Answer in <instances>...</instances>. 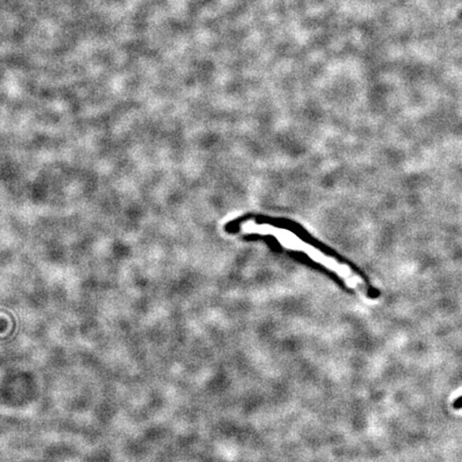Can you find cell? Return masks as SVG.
<instances>
[{"instance_id": "obj_1", "label": "cell", "mask_w": 462, "mask_h": 462, "mask_svg": "<svg viewBox=\"0 0 462 462\" xmlns=\"http://www.w3.org/2000/svg\"><path fill=\"white\" fill-rule=\"evenodd\" d=\"M240 228H241L243 233H246L272 236V237L276 238L277 241L287 249L306 254L315 263L323 265L330 271L335 272L349 287L357 290L365 289V284H364L363 279L354 273L351 269H349L347 265L338 263L337 260L329 257L319 249H315L311 244L302 241L295 233H290L288 230L282 229V228L269 225V224H258L252 221L244 222L243 224H241Z\"/></svg>"}]
</instances>
